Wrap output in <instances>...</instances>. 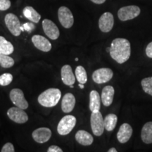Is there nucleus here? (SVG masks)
Instances as JSON below:
<instances>
[{
	"mask_svg": "<svg viewBox=\"0 0 152 152\" xmlns=\"http://www.w3.org/2000/svg\"><path fill=\"white\" fill-rule=\"evenodd\" d=\"M109 54L117 63L124 64L130 57V42L125 38H115L111 42Z\"/></svg>",
	"mask_w": 152,
	"mask_h": 152,
	"instance_id": "f257e3e1",
	"label": "nucleus"
},
{
	"mask_svg": "<svg viewBox=\"0 0 152 152\" xmlns=\"http://www.w3.org/2000/svg\"><path fill=\"white\" fill-rule=\"evenodd\" d=\"M61 97V92L57 88H49L41 93L37 98L39 104L44 107H54Z\"/></svg>",
	"mask_w": 152,
	"mask_h": 152,
	"instance_id": "f03ea898",
	"label": "nucleus"
},
{
	"mask_svg": "<svg viewBox=\"0 0 152 152\" xmlns=\"http://www.w3.org/2000/svg\"><path fill=\"white\" fill-rule=\"evenodd\" d=\"M77 119L74 115H67L63 117L57 126V132L60 135L65 136L71 132L75 128Z\"/></svg>",
	"mask_w": 152,
	"mask_h": 152,
	"instance_id": "7ed1b4c3",
	"label": "nucleus"
},
{
	"mask_svg": "<svg viewBox=\"0 0 152 152\" xmlns=\"http://www.w3.org/2000/svg\"><path fill=\"white\" fill-rule=\"evenodd\" d=\"M90 124L92 132L95 136L99 137L102 135L105 127H104V119L99 111L92 112Z\"/></svg>",
	"mask_w": 152,
	"mask_h": 152,
	"instance_id": "20e7f679",
	"label": "nucleus"
},
{
	"mask_svg": "<svg viewBox=\"0 0 152 152\" xmlns=\"http://www.w3.org/2000/svg\"><path fill=\"white\" fill-rule=\"evenodd\" d=\"M140 13H141V9L137 6H126L119 9L118 11V16L122 21H126L135 18L140 14Z\"/></svg>",
	"mask_w": 152,
	"mask_h": 152,
	"instance_id": "39448f33",
	"label": "nucleus"
},
{
	"mask_svg": "<svg viewBox=\"0 0 152 152\" xmlns=\"http://www.w3.org/2000/svg\"><path fill=\"white\" fill-rule=\"evenodd\" d=\"M4 22L8 30L13 35L18 37L20 35L21 29H20V23L18 17L14 14H7L5 16Z\"/></svg>",
	"mask_w": 152,
	"mask_h": 152,
	"instance_id": "423d86ee",
	"label": "nucleus"
},
{
	"mask_svg": "<svg viewBox=\"0 0 152 152\" xmlns=\"http://www.w3.org/2000/svg\"><path fill=\"white\" fill-rule=\"evenodd\" d=\"M58 18L60 23L65 28H71L74 23L73 15L66 7H61L58 10Z\"/></svg>",
	"mask_w": 152,
	"mask_h": 152,
	"instance_id": "0eeeda50",
	"label": "nucleus"
},
{
	"mask_svg": "<svg viewBox=\"0 0 152 152\" xmlns=\"http://www.w3.org/2000/svg\"><path fill=\"white\" fill-rule=\"evenodd\" d=\"M11 101L12 103L17 107L20 108L22 109H27L28 108V102L25 98L24 93L20 89L14 88L11 90L9 94Z\"/></svg>",
	"mask_w": 152,
	"mask_h": 152,
	"instance_id": "6e6552de",
	"label": "nucleus"
},
{
	"mask_svg": "<svg viewBox=\"0 0 152 152\" xmlns=\"http://www.w3.org/2000/svg\"><path fill=\"white\" fill-rule=\"evenodd\" d=\"M113 76V71L108 68H102L92 73V80L97 84H103L111 80Z\"/></svg>",
	"mask_w": 152,
	"mask_h": 152,
	"instance_id": "1a4fd4ad",
	"label": "nucleus"
},
{
	"mask_svg": "<svg viewBox=\"0 0 152 152\" xmlns=\"http://www.w3.org/2000/svg\"><path fill=\"white\" fill-rule=\"evenodd\" d=\"M7 115L11 121L19 124L26 123L28 121V114L20 108L14 106L7 111Z\"/></svg>",
	"mask_w": 152,
	"mask_h": 152,
	"instance_id": "9d476101",
	"label": "nucleus"
},
{
	"mask_svg": "<svg viewBox=\"0 0 152 152\" xmlns=\"http://www.w3.org/2000/svg\"><path fill=\"white\" fill-rule=\"evenodd\" d=\"M42 28L45 35L52 40H56L59 37V30L52 20L44 19L42 20Z\"/></svg>",
	"mask_w": 152,
	"mask_h": 152,
	"instance_id": "9b49d317",
	"label": "nucleus"
},
{
	"mask_svg": "<svg viewBox=\"0 0 152 152\" xmlns=\"http://www.w3.org/2000/svg\"><path fill=\"white\" fill-rule=\"evenodd\" d=\"M114 25L113 14L110 12H105L101 16L99 20V28L103 33H109L111 31Z\"/></svg>",
	"mask_w": 152,
	"mask_h": 152,
	"instance_id": "f8f14e48",
	"label": "nucleus"
},
{
	"mask_svg": "<svg viewBox=\"0 0 152 152\" xmlns=\"http://www.w3.org/2000/svg\"><path fill=\"white\" fill-rule=\"evenodd\" d=\"M32 137L36 142L44 144L48 142L52 137V131L48 128H39L36 129L32 133Z\"/></svg>",
	"mask_w": 152,
	"mask_h": 152,
	"instance_id": "ddd939ff",
	"label": "nucleus"
},
{
	"mask_svg": "<svg viewBox=\"0 0 152 152\" xmlns=\"http://www.w3.org/2000/svg\"><path fill=\"white\" fill-rule=\"evenodd\" d=\"M32 42L34 46L44 52H49L52 48V44L46 37L39 35H35L32 37Z\"/></svg>",
	"mask_w": 152,
	"mask_h": 152,
	"instance_id": "4468645a",
	"label": "nucleus"
},
{
	"mask_svg": "<svg viewBox=\"0 0 152 152\" xmlns=\"http://www.w3.org/2000/svg\"><path fill=\"white\" fill-rule=\"evenodd\" d=\"M132 128L128 123H123L120 127L118 132L117 133V139L121 144L128 142L132 134Z\"/></svg>",
	"mask_w": 152,
	"mask_h": 152,
	"instance_id": "2eb2a0df",
	"label": "nucleus"
},
{
	"mask_svg": "<svg viewBox=\"0 0 152 152\" xmlns=\"http://www.w3.org/2000/svg\"><path fill=\"white\" fill-rule=\"evenodd\" d=\"M61 76L63 83L68 86H71L75 83V76L74 75L71 66L70 65H64L61 68Z\"/></svg>",
	"mask_w": 152,
	"mask_h": 152,
	"instance_id": "dca6fc26",
	"label": "nucleus"
},
{
	"mask_svg": "<svg viewBox=\"0 0 152 152\" xmlns=\"http://www.w3.org/2000/svg\"><path fill=\"white\" fill-rule=\"evenodd\" d=\"M75 97L71 93H67L64 96L61 101V109L63 112L68 113L73 111L75 106Z\"/></svg>",
	"mask_w": 152,
	"mask_h": 152,
	"instance_id": "f3484780",
	"label": "nucleus"
},
{
	"mask_svg": "<svg viewBox=\"0 0 152 152\" xmlns=\"http://www.w3.org/2000/svg\"><path fill=\"white\" fill-rule=\"evenodd\" d=\"M75 137L76 141L83 146H90L94 142V138L92 134L83 130L77 131L76 132Z\"/></svg>",
	"mask_w": 152,
	"mask_h": 152,
	"instance_id": "a211bd4d",
	"label": "nucleus"
},
{
	"mask_svg": "<svg viewBox=\"0 0 152 152\" xmlns=\"http://www.w3.org/2000/svg\"><path fill=\"white\" fill-rule=\"evenodd\" d=\"M114 93H115V90L111 85H108L104 87L102 90L101 99L104 106H109L113 103Z\"/></svg>",
	"mask_w": 152,
	"mask_h": 152,
	"instance_id": "6ab92c4d",
	"label": "nucleus"
},
{
	"mask_svg": "<svg viewBox=\"0 0 152 152\" xmlns=\"http://www.w3.org/2000/svg\"><path fill=\"white\" fill-rule=\"evenodd\" d=\"M101 108V97L97 91L92 90L90 93V110L92 112L99 111Z\"/></svg>",
	"mask_w": 152,
	"mask_h": 152,
	"instance_id": "aec40b11",
	"label": "nucleus"
},
{
	"mask_svg": "<svg viewBox=\"0 0 152 152\" xmlns=\"http://www.w3.org/2000/svg\"><path fill=\"white\" fill-rule=\"evenodd\" d=\"M23 14L24 16L31 22L38 23L39 20L41 19V16L33 7H26L23 10Z\"/></svg>",
	"mask_w": 152,
	"mask_h": 152,
	"instance_id": "412c9836",
	"label": "nucleus"
},
{
	"mask_svg": "<svg viewBox=\"0 0 152 152\" xmlns=\"http://www.w3.org/2000/svg\"><path fill=\"white\" fill-rule=\"evenodd\" d=\"M141 137L145 144H152V121L145 123L142 129Z\"/></svg>",
	"mask_w": 152,
	"mask_h": 152,
	"instance_id": "4be33fe9",
	"label": "nucleus"
},
{
	"mask_svg": "<svg viewBox=\"0 0 152 152\" xmlns=\"http://www.w3.org/2000/svg\"><path fill=\"white\" fill-rule=\"evenodd\" d=\"M14 51V47L10 42L7 41L3 36H0V54L10 55Z\"/></svg>",
	"mask_w": 152,
	"mask_h": 152,
	"instance_id": "5701e85b",
	"label": "nucleus"
},
{
	"mask_svg": "<svg viewBox=\"0 0 152 152\" xmlns=\"http://www.w3.org/2000/svg\"><path fill=\"white\" fill-rule=\"evenodd\" d=\"M118 121V117L115 114H108L104 118V127L105 129L109 132L113 131L116 126Z\"/></svg>",
	"mask_w": 152,
	"mask_h": 152,
	"instance_id": "b1692460",
	"label": "nucleus"
},
{
	"mask_svg": "<svg viewBox=\"0 0 152 152\" xmlns=\"http://www.w3.org/2000/svg\"><path fill=\"white\" fill-rule=\"evenodd\" d=\"M75 77L79 83L81 84H85L87 81V74L86 70L82 66H77L75 71Z\"/></svg>",
	"mask_w": 152,
	"mask_h": 152,
	"instance_id": "393cba45",
	"label": "nucleus"
},
{
	"mask_svg": "<svg viewBox=\"0 0 152 152\" xmlns=\"http://www.w3.org/2000/svg\"><path fill=\"white\" fill-rule=\"evenodd\" d=\"M14 64V60L9 55L0 54V66L1 67L4 68H9L12 67Z\"/></svg>",
	"mask_w": 152,
	"mask_h": 152,
	"instance_id": "a878e982",
	"label": "nucleus"
},
{
	"mask_svg": "<svg viewBox=\"0 0 152 152\" xmlns=\"http://www.w3.org/2000/svg\"><path fill=\"white\" fill-rule=\"evenodd\" d=\"M141 85L144 92L152 96V77L144 78L141 82Z\"/></svg>",
	"mask_w": 152,
	"mask_h": 152,
	"instance_id": "bb28decb",
	"label": "nucleus"
},
{
	"mask_svg": "<svg viewBox=\"0 0 152 152\" xmlns=\"http://www.w3.org/2000/svg\"><path fill=\"white\" fill-rule=\"evenodd\" d=\"M13 80V75L11 73H4L0 75V85L7 86L10 85Z\"/></svg>",
	"mask_w": 152,
	"mask_h": 152,
	"instance_id": "cd10ccee",
	"label": "nucleus"
},
{
	"mask_svg": "<svg viewBox=\"0 0 152 152\" xmlns=\"http://www.w3.org/2000/svg\"><path fill=\"white\" fill-rule=\"evenodd\" d=\"M35 24L33 23V22H28L24 23L23 26L20 27V29H21V31H27L28 33H30V32L33 31V30H35Z\"/></svg>",
	"mask_w": 152,
	"mask_h": 152,
	"instance_id": "c85d7f7f",
	"label": "nucleus"
},
{
	"mask_svg": "<svg viewBox=\"0 0 152 152\" xmlns=\"http://www.w3.org/2000/svg\"><path fill=\"white\" fill-rule=\"evenodd\" d=\"M11 7L10 0H0V11H6Z\"/></svg>",
	"mask_w": 152,
	"mask_h": 152,
	"instance_id": "c756f323",
	"label": "nucleus"
},
{
	"mask_svg": "<svg viewBox=\"0 0 152 152\" xmlns=\"http://www.w3.org/2000/svg\"><path fill=\"white\" fill-rule=\"evenodd\" d=\"M1 152H14L15 149L13 144L8 142V143H6L3 146L1 150Z\"/></svg>",
	"mask_w": 152,
	"mask_h": 152,
	"instance_id": "7c9ffc66",
	"label": "nucleus"
},
{
	"mask_svg": "<svg viewBox=\"0 0 152 152\" xmlns=\"http://www.w3.org/2000/svg\"><path fill=\"white\" fill-rule=\"evenodd\" d=\"M48 152H63V150L59 147L56 145L50 146L47 149Z\"/></svg>",
	"mask_w": 152,
	"mask_h": 152,
	"instance_id": "2f4dec72",
	"label": "nucleus"
},
{
	"mask_svg": "<svg viewBox=\"0 0 152 152\" xmlns=\"http://www.w3.org/2000/svg\"><path fill=\"white\" fill-rule=\"evenodd\" d=\"M146 54L149 58H152V42L147 45L146 48Z\"/></svg>",
	"mask_w": 152,
	"mask_h": 152,
	"instance_id": "473e14b6",
	"label": "nucleus"
},
{
	"mask_svg": "<svg viewBox=\"0 0 152 152\" xmlns=\"http://www.w3.org/2000/svg\"><path fill=\"white\" fill-rule=\"evenodd\" d=\"M91 1H92L93 3L96 4H104L106 0H90Z\"/></svg>",
	"mask_w": 152,
	"mask_h": 152,
	"instance_id": "72a5a7b5",
	"label": "nucleus"
},
{
	"mask_svg": "<svg viewBox=\"0 0 152 152\" xmlns=\"http://www.w3.org/2000/svg\"><path fill=\"white\" fill-rule=\"evenodd\" d=\"M109 152H117V149L115 148H111V149H109Z\"/></svg>",
	"mask_w": 152,
	"mask_h": 152,
	"instance_id": "f704fd0d",
	"label": "nucleus"
},
{
	"mask_svg": "<svg viewBox=\"0 0 152 152\" xmlns=\"http://www.w3.org/2000/svg\"><path fill=\"white\" fill-rule=\"evenodd\" d=\"M79 87H80V88H81V89H83L84 88V84H81V83H80L79 84Z\"/></svg>",
	"mask_w": 152,
	"mask_h": 152,
	"instance_id": "c9c22d12",
	"label": "nucleus"
},
{
	"mask_svg": "<svg viewBox=\"0 0 152 152\" xmlns=\"http://www.w3.org/2000/svg\"><path fill=\"white\" fill-rule=\"evenodd\" d=\"M106 51H107L108 52H110V47H108V48H106Z\"/></svg>",
	"mask_w": 152,
	"mask_h": 152,
	"instance_id": "e433bc0d",
	"label": "nucleus"
},
{
	"mask_svg": "<svg viewBox=\"0 0 152 152\" xmlns=\"http://www.w3.org/2000/svg\"><path fill=\"white\" fill-rule=\"evenodd\" d=\"M75 61H78V58H75Z\"/></svg>",
	"mask_w": 152,
	"mask_h": 152,
	"instance_id": "4c0bfd02",
	"label": "nucleus"
}]
</instances>
